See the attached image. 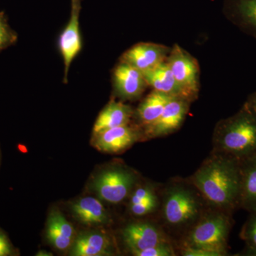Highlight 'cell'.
I'll return each instance as SVG.
<instances>
[{
	"label": "cell",
	"mask_w": 256,
	"mask_h": 256,
	"mask_svg": "<svg viewBox=\"0 0 256 256\" xmlns=\"http://www.w3.org/2000/svg\"><path fill=\"white\" fill-rule=\"evenodd\" d=\"M72 10L70 18L58 38V46L64 64V82L68 80L69 69L72 62L82 48V34L80 31V1L70 0Z\"/></svg>",
	"instance_id": "obj_7"
},
{
	"label": "cell",
	"mask_w": 256,
	"mask_h": 256,
	"mask_svg": "<svg viewBox=\"0 0 256 256\" xmlns=\"http://www.w3.org/2000/svg\"><path fill=\"white\" fill-rule=\"evenodd\" d=\"M200 198L191 188L175 184L166 190L162 205V216L170 227L181 228L195 224L201 217Z\"/></svg>",
	"instance_id": "obj_4"
},
{
	"label": "cell",
	"mask_w": 256,
	"mask_h": 256,
	"mask_svg": "<svg viewBox=\"0 0 256 256\" xmlns=\"http://www.w3.org/2000/svg\"><path fill=\"white\" fill-rule=\"evenodd\" d=\"M47 238L52 245L60 250H65L72 245L73 240L66 238L52 220H48L47 224Z\"/></svg>",
	"instance_id": "obj_20"
},
{
	"label": "cell",
	"mask_w": 256,
	"mask_h": 256,
	"mask_svg": "<svg viewBox=\"0 0 256 256\" xmlns=\"http://www.w3.org/2000/svg\"><path fill=\"white\" fill-rule=\"evenodd\" d=\"M194 185L217 210L233 208L240 200L242 172L230 156L216 152L193 176Z\"/></svg>",
	"instance_id": "obj_1"
},
{
	"label": "cell",
	"mask_w": 256,
	"mask_h": 256,
	"mask_svg": "<svg viewBox=\"0 0 256 256\" xmlns=\"http://www.w3.org/2000/svg\"><path fill=\"white\" fill-rule=\"evenodd\" d=\"M252 108H254V111L256 112V95L254 98V99H252Z\"/></svg>",
	"instance_id": "obj_28"
},
{
	"label": "cell",
	"mask_w": 256,
	"mask_h": 256,
	"mask_svg": "<svg viewBox=\"0 0 256 256\" xmlns=\"http://www.w3.org/2000/svg\"><path fill=\"white\" fill-rule=\"evenodd\" d=\"M166 60L185 98L188 101L196 98L200 90V67L196 60L176 44L170 50Z\"/></svg>",
	"instance_id": "obj_5"
},
{
	"label": "cell",
	"mask_w": 256,
	"mask_h": 256,
	"mask_svg": "<svg viewBox=\"0 0 256 256\" xmlns=\"http://www.w3.org/2000/svg\"><path fill=\"white\" fill-rule=\"evenodd\" d=\"M185 256H220L218 252L204 248H184L182 252Z\"/></svg>",
	"instance_id": "obj_26"
},
{
	"label": "cell",
	"mask_w": 256,
	"mask_h": 256,
	"mask_svg": "<svg viewBox=\"0 0 256 256\" xmlns=\"http://www.w3.org/2000/svg\"><path fill=\"white\" fill-rule=\"evenodd\" d=\"M72 210L78 220L87 225L106 224L109 220L104 205L94 197L80 198L72 206Z\"/></svg>",
	"instance_id": "obj_16"
},
{
	"label": "cell",
	"mask_w": 256,
	"mask_h": 256,
	"mask_svg": "<svg viewBox=\"0 0 256 256\" xmlns=\"http://www.w3.org/2000/svg\"><path fill=\"white\" fill-rule=\"evenodd\" d=\"M170 52L169 48L163 45L140 43L126 50L121 57L120 62L144 73L166 60Z\"/></svg>",
	"instance_id": "obj_9"
},
{
	"label": "cell",
	"mask_w": 256,
	"mask_h": 256,
	"mask_svg": "<svg viewBox=\"0 0 256 256\" xmlns=\"http://www.w3.org/2000/svg\"><path fill=\"white\" fill-rule=\"evenodd\" d=\"M122 235L131 254L168 242L164 234L159 227L146 222L129 224L122 230Z\"/></svg>",
	"instance_id": "obj_10"
},
{
	"label": "cell",
	"mask_w": 256,
	"mask_h": 256,
	"mask_svg": "<svg viewBox=\"0 0 256 256\" xmlns=\"http://www.w3.org/2000/svg\"><path fill=\"white\" fill-rule=\"evenodd\" d=\"M216 152L225 156H244L256 150V118L242 112L222 121L214 136Z\"/></svg>",
	"instance_id": "obj_2"
},
{
	"label": "cell",
	"mask_w": 256,
	"mask_h": 256,
	"mask_svg": "<svg viewBox=\"0 0 256 256\" xmlns=\"http://www.w3.org/2000/svg\"><path fill=\"white\" fill-rule=\"evenodd\" d=\"M74 256L112 255L110 240L102 233H88L79 236L74 242L72 250Z\"/></svg>",
	"instance_id": "obj_15"
},
{
	"label": "cell",
	"mask_w": 256,
	"mask_h": 256,
	"mask_svg": "<svg viewBox=\"0 0 256 256\" xmlns=\"http://www.w3.org/2000/svg\"><path fill=\"white\" fill-rule=\"evenodd\" d=\"M137 181V176L130 170L114 168L98 175L94 188L98 195L110 204H119L129 195Z\"/></svg>",
	"instance_id": "obj_6"
},
{
	"label": "cell",
	"mask_w": 256,
	"mask_h": 256,
	"mask_svg": "<svg viewBox=\"0 0 256 256\" xmlns=\"http://www.w3.org/2000/svg\"><path fill=\"white\" fill-rule=\"evenodd\" d=\"M132 114V108L130 106L121 102L111 101L96 119L94 126V134L128 124Z\"/></svg>",
	"instance_id": "obj_14"
},
{
	"label": "cell",
	"mask_w": 256,
	"mask_h": 256,
	"mask_svg": "<svg viewBox=\"0 0 256 256\" xmlns=\"http://www.w3.org/2000/svg\"><path fill=\"white\" fill-rule=\"evenodd\" d=\"M240 172V200L248 210L256 212V160L250 162Z\"/></svg>",
	"instance_id": "obj_19"
},
{
	"label": "cell",
	"mask_w": 256,
	"mask_h": 256,
	"mask_svg": "<svg viewBox=\"0 0 256 256\" xmlns=\"http://www.w3.org/2000/svg\"><path fill=\"white\" fill-rule=\"evenodd\" d=\"M132 254L136 256H173L175 255L173 248L171 246L169 242H163L154 246L132 252Z\"/></svg>",
	"instance_id": "obj_21"
},
{
	"label": "cell",
	"mask_w": 256,
	"mask_h": 256,
	"mask_svg": "<svg viewBox=\"0 0 256 256\" xmlns=\"http://www.w3.org/2000/svg\"><path fill=\"white\" fill-rule=\"evenodd\" d=\"M190 102L182 98L173 97L165 106L159 118L146 127V136L151 138L162 137L176 131L188 114Z\"/></svg>",
	"instance_id": "obj_8"
},
{
	"label": "cell",
	"mask_w": 256,
	"mask_h": 256,
	"mask_svg": "<svg viewBox=\"0 0 256 256\" xmlns=\"http://www.w3.org/2000/svg\"><path fill=\"white\" fill-rule=\"evenodd\" d=\"M158 206L156 196L149 198L142 203L130 205V210L133 215L136 216H143L154 212Z\"/></svg>",
	"instance_id": "obj_22"
},
{
	"label": "cell",
	"mask_w": 256,
	"mask_h": 256,
	"mask_svg": "<svg viewBox=\"0 0 256 256\" xmlns=\"http://www.w3.org/2000/svg\"><path fill=\"white\" fill-rule=\"evenodd\" d=\"M244 237L252 247L256 248V215L248 222L244 230Z\"/></svg>",
	"instance_id": "obj_25"
},
{
	"label": "cell",
	"mask_w": 256,
	"mask_h": 256,
	"mask_svg": "<svg viewBox=\"0 0 256 256\" xmlns=\"http://www.w3.org/2000/svg\"><path fill=\"white\" fill-rule=\"evenodd\" d=\"M230 224L222 210H217L201 216L188 233L185 248H204L226 254Z\"/></svg>",
	"instance_id": "obj_3"
},
{
	"label": "cell",
	"mask_w": 256,
	"mask_h": 256,
	"mask_svg": "<svg viewBox=\"0 0 256 256\" xmlns=\"http://www.w3.org/2000/svg\"><path fill=\"white\" fill-rule=\"evenodd\" d=\"M172 98L164 92L153 90L138 106L137 114L141 124L148 127L154 124Z\"/></svg>",
	"instance_id": "obj_17"
},
{
	"label": "cell",
	"mask_w": 256,
	"mask_h": 256,
	"mask_svg": "<svg viewBox=\"0 0 256 256\" xmlns=\"http://www.w3.org/2000/svg\"><path fill=\"white\" fill-rule=\"evenodd\" d=\"M156 196L154 191L149 186H141L134 190L130 198V205L142 203L149 198Z\"/></svg>",
	"instance_id": "obj_24"
},
{
	"label": "cell",
	"mask_w": 256,
	"mask_h": 256,
	"mask_svg": "<svg viewBox=\"0 0 256 256\" xmlns=\"http://www.w3.org/2000/svg\"><path fill=\"white\" fill-rule=\"evenodd\" d=\"M226 9L235 22L256 33V0H226Z\"/></svg>",
	"instance_id": "obj_18"
},
{
	"label": "cell",
	"mask_w": 256,
	"mask_h": 256,
	"mask_svg": "<svg viewBox=\"0 0 256 256\" xmlns=\"http://www.w3.org/2000/svg\"><path fill=\"white\" fill-rule=\"evenodd\" d=\"M12 246L10 244L9 239L1 230H0V256H8L13 255Z\"/></svg>",
	"instance_id": "obj_27"
},
{
	"label": "cell",
	"mask_w": 256,
	"mask_h": 256,
	"mask_svg": "<svg viewBox=\"0 0 256 256\" xmlns=\"http://www.w3.org/2000/svg\"><path fill=\"white\" fill-rule=\"evenodd\" d=\"M15 35L10 30L2 15L0 14V50L15 41Z\"/></svg>",
	"instance_id": "obj_23"
},
{
	"label": "cell",
	"mask_w": 256,
	"mask_h": 256,
	"mask_svg": "<svg viewBox=\"0 0 256 256\" xmlns=\"http://www.w3.org/2000/svg\"><path fill=\"white\" fill-rule=\"evenodd\" d=\"M114 84L116 94L127 100L140 97L148 86L140 70L121 62L114 69Z\"/></svg>",
	"instance_id": "obj_11"
},
{
	"label": "cell",
	"mask_w": 256,
	"mask_h": 256,
	"mask_svg": "<svg viewBox=\"0 0 256 256\" xmlns=\"http://www.w3.org/2000/svg\"><path fill=\"white\" fill-rule=\"evenodd\" d=\"M142 74L148 86H150L154 90L173 97L186 99L166 60L154 68Z\"/></svg>",
	"instance_id": "obj_13"
},
{
	"label": "cell",
	"mask_w": 256,
	"mask_h": 256,
	"mask_svg": "<svg viewBox=\"0 0 256 256\" xmlns=\"http://www.w3.org/2000/svg\"><path fill=\"white\" fill-rule=\"evenodd\" d=\"M96 136V148L110 153L124 150L138 139L137 131L128 124L106 130Z\"/></svg>",
	"instance_id": "obj_12"
}]
</instances>
